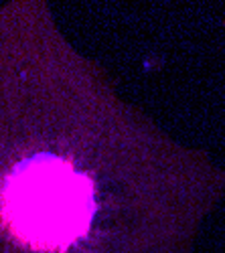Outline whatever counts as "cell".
Here are the masks:
<instances>
[{
  "label": "cell",
  "instance_id": "1",
  "mask_svg": "<svg viewBox=\"0 0 225 253\" xmlns=\"http://www.w3.org/2000/svg\"><path fill=\"white\" fill-rule=\"evenodd\" d=\"M223 188L45 2L0 6V253H191Z\"/></svg>",
  "mask_w": 225,
  "mask_h": 253
}]
</instances>
